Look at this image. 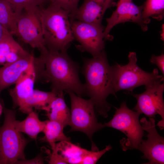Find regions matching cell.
<instances>
[{
	"label": "cell",
	"instance_id": "6da1fadb",
	"mask_svg": "<svg viewBox=\"0 0 164 164\" xmlns=\"http://www.w3.org/2000/svg\"><path fill=\"white\" fill-rule=\"evenodd\" d=\"M40 51V56L35 57L34 61L36 80L50 83L51 91L57 95L64 91H72L81 97L85 94L84 84L79 76V66L67 51L50 50L46 47Z\"/></svg>",
	"mask_w": 164,
	"mask_h": 164
},
{
	"label": "cell",
	"instance_id": "7a4b0ae2",
	"mask_svg": "<svg viewBox=\"0 0 164 164\" xmlns=\"http://www.w3.org/2000/svg\"><path fill=\"white\" fill-rule=\"evenodd\" d=\"M82 73L86 81L85 94L94 103L96 113L107 117L111 105L107 98L110 94L116 96L113 89L111 66L108 64L104 50L91 58H84Z\"/></svg>",
	"mask_w": 164,
	"mask_h": 164
},
{
	"label": "cell",
	"instance_id": "3957f363",
	"mask_svg": "<svg viewBox=\"0 0 164 164\" xmlns=\"http://www.w3.org/2000/svg\"><path fill=\"white\" fill-rule=\"evenodd\" d=\"M45 46L48 49L67 51L74 39L69 12L50 3L46 8H39Z\"/></svg>",
	"mask_w": 164,
	"mask_h": 164
},
{
	"label": "cell",
	"instance_id": "277c9868",
	"mask_svg": "<svg viewBox=\"0 0 164 164\" xmlns=\"http://www.w3.org/2000/svg\"><path fill=\"white\" fill-rule=\"evenodd\" d=\"M128 63L122 65L116 63L111 66L113 89L116 94L125 90L132 92L135 88L146 85L154 81L164 77L159 74L158 70L154 69L151 73L146 72L137 65V59L135 52H129Z\"/></svg>",
	"mask_w": 164,
	"mask_h": 164
},
{
	"label": "cell",
	"instance_id": "5b68a950",
	"mask_svg": "<svg viewBox=\"0 0 164 164\" xmlns=\"http://www.w3.org/2000/svg\"><path fill=\"white\" fill-rule=\"evenodd\" d=\"M4 118L0 127V164H16L25 159L24 150L29 140L14 128L16 111L4 108Z\"/></svg>",
	"mask_w": 164,
	"mask_h": 164
},
{
	"label": "cell",
	"instance_id": "8992f818",
	"mask_svg": "<svg viewBox=\"0 0 164 164\" xmlns=\"http://www.w3.org/2000/svg\"><path fill=\"white\" fill-rule=\"evenodd\" d=\"M67 93L71 101L70 131H79L85 133L91 142L92 150H98L93 141L92 136L95 132L104 127L103 124L97 121L94 103L91 99H84L72 91Z\"/></svg>",
	"mask_w": 164,
	"mask_h": 164
},
{
	"label": "cell",
	"instance_id": "52a82bcc",
	"mask_svg": "<svg viewBox=\"0 0 164 164\" xmlns=\"http://www.w3.org/2000/svg\"><path fill=\"white\" fill-rule=\"evenodd\" d=\"M140 113L128 108L123 102L116 110L112 118L103 124L104 127L118 130L125 134L126 139H122L121 144L122 150L137 149L142 141L144 130L139 121Z\"/></svg>",
	"mask_w": 164,
	"mask_h": 164
},
{
	"label": "cell",
	"instance_id": "ba28073f",
	"mask_svg": "<svg viewBox=\"0 0 164 164\" xmlns=\"http://www.w3.org/2000/svg\"><path fill=\"white\" fill-rule=\"evenodd\" d=\"M164 77L156 80L145 86V91L140 94L129 93L136 99L137 102L133 110L143 114L149 118L159 114L162 118L157 125L164 127V102L163 94L164 84L162 82Z\"/></svg>",
	"mask_w": 164,
	"mask_h": 164
},
{
	"label": "cell",
	"instance_id": "9c48e42d",
	"mask_svg": "<svg viewBox=\"0 0 164 164\" xmlns=\"http://www.w3.org/2000/svg\"><path fill=\"white\" fill-rule=\"evenodd\" d=\"M71 26L74 39L80 44L77 46L79 50L88 52L93 56L99 54L104 50L105 28L102 24L74 20L71 22Z\"/></svg>",
	"mask_w": 164,
	"mask_h": 164
},
{
	"label": "cell",
	"instance_id": "30bf717a",
	"mask_svg": "<svg viewBox=\"0 0 164 164\" xmlns=\"http://www.w3.org/2000/svg\"><path fill=\"white\" fill-rule=\"evenodd\" d=\"M39 7L24 9L17 16V36L25 43L39 51L45 46L39 14Z\"/></svg>",
	"mask_w": 164,
	"mask_h": 164
},
{
	"label": "cell",
	"instance_id": "8fae6325",
	"mask_svg": "<svg viewBox=\"0 0 164 164\" xmlns=\"http://www.w3.org/2000/svg\"><path fill=\"white\" fill-rule=\"evenodd\" d=\"M140 122L144 131L148 133L147 139L142 140L137 148L143 154L142 157L149 160L145 164H163L164 138L156 129L155 120L151 118L148 120L144 117Z\"/></svg>",
	"mask_w": 164,
	"mask_h": 164
},
{
	"label": "cell",
	"instance_id": "7c38bea8",
	"mask_svg": "<svg viewBox=\"0 0 164 164\" xmlns=\"http://www.w3.org/2000/svg\"><path fill=\"white\" fill-rule=\"evenodd\" d=\"M116 9L111 16L106 19L107 24L104 32V39H112L109 33L112 28L118 24L126 22H131L138 24L143 31L148 27L143 22L142 17V5L138 6L132 1H119Z\"/></svg>",
	"mask_w": 164,
	"mask_h": 164
},
{
	"label": "cell",
	"instance_id": "4fadbf2b",
	"mask_svg": "<svg viewBox=\"0 0 164 164\" xmlns=\"http://www.w3.org/2000/svg\"><path fill=\"white\" fill-rule=\"evenodd\" d=\"M35 58L31 54L0 68V94L5 88L15 84L24 73L33 67Z\"/></svg>",
	"mask_w": 164,
	"mask_h": 164
},
{
	"label": "cell",
	"instance_id": "5bb4252c",
	"mask_svg": "<svg viewBox=\"0 0 164 164\" xmlns=\"http://www.w3.org/2000/svg\"><path fill=\"white\" fill-rule=\"evenodd\" d=\"M30 54L7 30L0 41V65L3 66L11 64Z\"/></svg>",
	"mask_w": 164,
	"mask_h": 164
},
{
	"label": "cell",
	"instance_id": "9a60e30c",
	"mask_svg": "<svg viewBox=\"0 0 164 164\" xmlns=\"http://www.w3.org/2000/svg\"><path fill=\"white\" fill-rule=\"evenodd\" d=\"M108 8L97 0H83L82 4L72 15H70L71 22L77 20L100 24Z\"/></svg>",
	"mask_w": 164,
	"mask_h": 164
},
{
	"label": "cell",
	"instance_id": "2e32d148",
	"mask_svg": "<svg viewBox=\"0 0 164 164\" xmlns=\"http://www.w3.org/2000/svg\"><path fill=\"white\" fill-rule=\"evenodd\" d=\"M36 75L33 67L24 73L15 84L14 88L9 91L13 103V108L19 107L32 94L34 90Z\"/></svg>",
	"mask_w": 164,
	"mask_h": 164
},
{
	"label": "cell",
	"instance_id": "e0dca14e",
	"mask_svg": "<svg viewBox=\"0 0 164 164\" xmlns=\"http://www.w3.org/2000/svg\"><path fill=\"white\" fill-rule=\"evenodd\" d=\"M44 110L49 120L57 121L64 127L69 125L70 111L65 103L63 93L57 95Z\"/></svg>",
	"mask_w": 164,
	"mask_h": 164
},
{
	"label": "cell",
	"instance_id": "ac0fdd59",
	"mask_svg": "<svg viewBox=\"0 0 164 164\" xmlns=\"http://www.w3.org/2000/svg\"><path fill=\"white\" fill-rule=\"evenodd\" d=\"M52 150L67 164H81L84 156L89 151L68 141L56 143Z\"/></svg>",
	"mask_w": 164,
	"mask_h": 164
},
{
	"label": "cell",
	"instance_id": "d6986e66",
	"mask_svg": "<svg viewBox=\"0 0 164 164\" xmlns=\"http://www.w3.org/2000/svg\"><path fill=\"white\" fill-rule=\"evenodd\" d=\"M56 95L52 91L45 92L34 89L19 109L22 112L27 114L33 111V108L44 110Z\"/></svg>",
	"mask_w": 164,
	"mask_h": 164
},
{
	"label": "cell",
	"instance_id": "ffe728a7",
	"mask_svg": "<svg viewBox=\"0 0 164 164\" xmlns=\"http://www.w3.org/2000/svg\"><path fill=\"white\" fill-rule=\"evenodd\" d=\"M28 114L26 118L22 121L15 119L14 121V127L18 131L24 133L31 138L36 140L38 134L43 131L45 121H41L38 114L33 111Z\"/></svg>",
	"mask_w": 164,
	"mask_h": 164
},
{
	"label": "cell",
	"instance_id": "44dd1931",
	"mask_svg": "<svg viewBox=\"0 0 164 164\" xmlns=\"http://www.w3.org/2000/svg\"><path fill=\"white\" fill-rule=\"evenodd\" d=\"M64 127L60 123L50 120L45 121V124L42 132L44 136L40 139L43 142H48L53 149L57 142L70 141L71 139L63 132Z\"/></svg>",
	"mask_w": 164,
	"mask_h": 164
},
{
	"label": "cell",
	"instance_id": "7402d4cb",
	"mask_svg": "<svg viewBox=\"0 0 164 164\" xmlns=\"http://www.w3.org/2000/svg\"><path fill=\"white\" fill-rule=\"evenodd\" d=\"M17 16L11 4L0 0V24L13 35L17 36Z\"/></svg>",
	"mask_w": 164,
	"mask_h": 164
},
{
	"label": "cell",
	"instance_id": "603a6c76",
	"mask_svg": "<svg viewBox=\"0 0 164 164\" xmlns=\"http://www.w3.org/2000/svg\"><path fill=\"white\" fill-rule=\"evenodd\" d=\"M142 17L146 24L151 21V18L158 21L164 17V0H146L142 5Z\"/></svg>",
	"mask_w": 164,
	"mask_h": 164
},
{
	"label": "cell",
	"instance_id": "cb8c5ba5",
	"mask_svg": "<svg viewBox=\"0 0 164 164\" xmlns=\"http://www.w3.org/2000/svg\"><path fill=\"white\" fill-rule=\"evenodd\" d=\"M12 5L17 15L24 9L41 6L48 0H7Z\"/></svg>",
	"mask_w": 164,
	"mask_h": 164
},
{
	"label": "cell",
	"instance_id": "d4e9b609",
	"mask_svg": "<svg viewBox=\"0 0 164 164\" xmlns=\"http://www.w3.org/2000/svg\"><path fill=\"white\" fill-rule=\"evenodd\" d=\"M110 145L100 151H89L83 157L81 164H95L106 152L112 149Z\"/></svg>",
	"mask_w": 164,
	"mask_h": 164
},
{
	"label": "cell",
	"instance_id": "484cf974",
	"mask_svg": "<svg viewBox=\"0 0 164 164\" xmlns=\"http://www.w3.org/2000/svg\"><path fill=\"white\" fill-rule=\"evenodd\" d=\"M80 0H48L50 3L58 6L68 11L70 15L73 14L77 9Z\"/></svg>",
	"mask_w": 164,
	"mask_h": 164
},
{
	"label": "cell",
	"instance_id": "4316f807",
	"mask_svg": "<svg viewBox=\"0 0 164 164\" xmlns=\"http://www.w3.org/2000/svg\"><path fill=\"white\" fill-rule=\"evenodd\" d=\"M150 62L152 64H155L162 72L163 76L164 75V54L162 53L161 55L157 56L152 55L150 59Z\"/></svg>",
	"mask_w": 164,
	"mask_h": 164
},
{
	"label": "cell",
	"instance_id": "83f0119b",
	"mask_svg": "<svg viewBox=\"0 0 164 164\" xmlns=\"http://www.w3.org/2000/svg\"><path fill=\"white\" fill-rule=\"evenodd\" d=\"M48 162L50 164H66L67 163L59 155L52 152L49 153Z\"/></svg>",
	"mask_w": 164,
	"mask_h": 164
},
{
	"label": "cell",
	"instance_id": "f1b7e54d",
	"mask_svg": "<svg viewBox=\"0 0 164 164\" xmlns=\"http://www.w3.org/2000/svg\"><path fill=\"white\" fill-rule=\"evenodd\" d=\"M43 159L41 155H38L35 158L31 160L23 159L18 161L16 164H43Z\"/></svg>",
	"mask_w": 164,
	"mask_h": 164
},
{
	"label": "cell",
	"instance_id": "f546056e",
	"mask_svg": "<svg viewBox=\"0 0 164 164\" xmlns=\"http://www.w3.org/2000/svg\"><path fill=\"white\" fill-rule=\"evenodd\" d=\"M103 4L108 9L116 5V3L114 2L115 0H97Z\"/></svg>",
	"mask_w": 164,
	"mask_h": 164
},
{
	"label": "cell",
	"instance_id": "4dcf8cb0",
	"mask_svg": "<svg viewBox=\"0 0 164 164\" xmlns=\"http://www.w3.org/2000/svg\"><path fill=\"white\" fill-rule=\"evenodd\" d=\"M7 30L0 24V41L2 39Z\"/></svg>",
	"mask_w": 164,
	"mask_h": 164
},
{
	"label": "cell",
	"instance_id": "1f68e13d",
	"mask_svg": "<svg viewBox=\"0 0 164 164\" xmlns=\"http://www.w3.org/2000/svg\"><path fill=\"white\" fill-rule=\"evenodd\" d=\"M2 107L0 103V116L2 114Z\"/></svg>",
	"mask_w": 164,
	"mask_h": 164
},
{
	"label": "cell",
	"instance_id": "d6a6232c",
	"mask_svg": "<svg viewBox=\"0 0 164 164\" xmlns=\"http://www.w3.org/2000/svg\"><path fill=\"white\" fill-rule=\"evenodd\" d=\"M120 1H132V0H119Z\"/></svg>",
	"mask_w": 164,
	"mask_h": 164
}]
</instances>
